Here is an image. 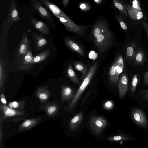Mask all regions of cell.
<instances>
[{
    "instance_id": "cell-42",
    "label": "cell",
    "mask_w": 148,
    "mask_h": 148,
    "mask_svg": "<svg viewBox=\"0 0 148 148\" xmlns=\"http://www.w3.org/2000/svg\"><path fill=\"white\" fill-rule=\"evenodd\" d=\"M94 1L97 4L100 3L102 1V0H94Z\"/></svg>"
},
{
    "instance_id": "cell-39",
    "label": "cell",
    "mask_w": 148,
    "mask_h": 148,
    "mask_svg": "<svg viewBox=\"0 0 148 148\" xmlns=\"http://www.w3.org/2000/svg\"><path fill=\"white\" fill-rule=\"evenodd\" d=\"M141 23L146 31L148 36V24L144 21H141Z\"/></svg>"
},
{
    "instance_id": "cell-32",
    "label": "cell",
    "mask_w": 148,
    "mask_h": 148,
    "mask_svg": "<svg viewBox=\"0 0 148 148\" xmlns=\"http://www.w3.org/2000/svg\"><path fill=\"white\" fill-rule=\"evenodd\" d=\"M143 61V55L140 53L137 54L136 57V62L138 64H141Z\"/></svg>"
},
{
    "instance_id": "cell-5",
    "label": "cell",
    "mask_w": 148,
    "mask_h": 148,
    "mask_svg": "<svg viewBox=\"0 0 148 148\" xmlns=\"http://www.w3.org/2000/svg\"><path fill=\"white\" fill-rule=\"evenodd\" d=\"M66 26V29L79 34L84 35L85 28L77 25L70 18H66L59 16H56Z\"/></svg>"
},
{
    "instance_id": "cell-10",
    "label": "cell",
    "mask_w": 148,
    "mask_h": 148,
    "mask_svg": "<svg viewBox=\"0 0 148 148\" xmlns=\"http://www.w3.org/2000/svg\"><path fill=\"white\" fill-rule=\"evenodd\" d=\"M42 109L45 111L47 115L53 116L57 114L60 110L59 105L56 101L49 102L41 106Z\"/></svg>"
},
{
    "instance_id": "cell-9",
    "label": "cell",
    "mask_w": 148,
    "mask_h": 148,
    "mask_svg": "<svg viewBox=\"0 0 148 148\" xmlns=\"http://www.w3.org/2000/svg\"><path fill=\"white\" fill-rule=\"evenodd\" d=\"M0 108L3 114L4 119L8 118L21 116L25 112V111L11 108L7 105L2 104L0 105Z\"/></svg>"
},
{
    "instance_id": "cell-7",
    "label": "cell",
    "mask_w": 148,
    "mask_h": 148,
    "mask_svg": "<svg viewBox=\"0 0 148 148\" xmlns=\"http://www.w3.org/2000/svg\"><path fill=\"white\" fill-rule=\"evenodd\" d=\"M131 115L133 120L138 125L144 128L147 126V118L142 110L138 108H134L132 110Z\"/></svg>"
},
{
    "instance_id": "cell-21",
    "label": "cell",
    "mask_w": 148,
    "mask_h": 148,
    "mask_svg": "<svg viewBox=\"0 0 148 148\" xmlns=\"http://www.w3.org/2000/svg\"><path fill=\"white\" fill-rule=\"evenodd\" d=\"M66 45L73 51L79 53L81 56H85V52L81 47L73 40L67 38L64 40Z\"/></svg>"
},
{
    "instance_id": "cell-25",
    "label": "cell",
    "mask_w": 148,
    "mask_h": 148,
    "mask_svg": "<svg viewBox=\"0 0 148 148\" xmlns=\"http://www.w3.org/2000/svg\"><path fill=\"white\" fill-rule=\"evenodd\" d=\"M5 69L4 62L1 57L0 60V88L1 90L4 85L5 78Z\"/></svg>"
},
{
    "instance_id": "cell-11",
    "label": "cell",
    "mask_w": 148,
    "mask_h": 148,
    "mask_svg": "<svg viewBox=\"0 0 148 148\" xmlns=\"http://www.w3.org/2000/svg\"><path fill=\"white\" fill-rule=\"evenodd\" d=\"M32 3L33 8L39 13L43 18L48 21L52 20L51 15L49 12L42 5L38 0H32Z\"/></svg>"
},
{
    "instance_id": "cell-23",
    "label": "cell",
    "mask_w": 148,
    "mask_h": 148,
    "mask_svg": "<svg viewBox=\"0 0 148 148\" xmlns=\"http://www.w3.org/2000/svg\"><path fill=\"white\" fill-rule=\"evenodd\" d=\"M73 64L75 68L82 73L81 79L83 80L88 71L87 66L80 62H74Z\"/></svg>"
},
{
    "instance_id": "cell-28",
    "label": "cell",
    "mask_w": 148,
    "mask_h": 148,
    "mask_svg": "<svg viewBox=\"0 0 148 148\" xmlns=\"http://www.w3.org/2000/svg\"><path fill=\"white\" fill-rule=\"evenodd\" d=\"M138 81V78L137 75L134 74L132 79L130 86V92L133 94L135 92Z\"/></svg>"
},
{
    "instance_id": "cell-24",
    "label": "cell",
    "mask_w": 148,
    "mask_h": 148,
    "mask_svg": "<svg viewBox=\"0 0 148 148\" xmlns=\"http://www.w3.org/2000/svg\"><path fill=\"white\" fill-rule=\"evenodd\" d=\"M67 75L73 82L77 84H79V79L70 63L69 64L67 67Z\"/></svg>"
},
{
    "instance_id": "cell-14",
    "label": "cell",
    "mask_w": 148,
    "mask_h": 148,
    "mask_svg": "<svg viewBox=\"0 0 148 148\" xmlns=\"http://www.w3.org/2000/svg\"><path fill=\"white\" fill-rule=\"evenodd\" d=\"M7 18L8 22L10 23H14L20 19L18 12L14 0H12L11 1Z\"/></svg>"
},
{
    "instance_id": "cell-22",
    "label": "cell",
    "mask_w": 148,
    "mask_h": 148,
    "mask_svg": "<svg viewBox=\"0 0 148 148\" xmlns=\"http://www.w3.org/2000/svg\"><path fill=\"white\" fill-rule=\"evenodd\" d=\"M50 52V49H45L40 53L34 57L30 64L32 65L34 63H39L43 61L49 56Z\"/></svg>"
},
{
    "instance_id": "cell-18",
    "label": "cell",
    "mask_w": 148,
    "mask_h": 148,
    "mask_svg": "<svg viewBox=\"0 0 148 148\" xmlns=\"http://www.w3.org/2000/svg\"><path fill=\"white\" fill-rule=\"evenodd\" d=\"M41 119V117L25 120L20 125L18 131L29 130L36 125Z\"/></svg>"
},
{
    "instance_id": "cell-1",
    "label": "cell",
    "mask_w": 148,
    "mask_h": 148,
    "mask_svg": "<svg viewBox=\"0 0 148 148\" xmlns=\"http://www.w3.org/2000/svg\"><path fill=\"white\" fill-rule=\"evenodd\" d=\"M113 35L109 29L101 34L94 41V46L100 54H103L113 43Z\"/></svg>"
},
{
    "instance_id": "cell-8",
    "label": "cell",
    "mask_w": 148,
    "mask_h": 148,
    "mask_svg": "<svg viewBox=\"0 0 148 148\" xmlns=\"http://www.w3.org/2000/svg\"><path fill=\"white\" fill-rule=\"evenodd\" d=\"M129 79L127 74L122 73L119 78L118 87L120 98L122 99L126 95L128 90Z\"/></svg>"
},
{
    "instance_id": "cell-16",
    "label": "cell",
    "mask_w": 148,
    "mask_h": 148,
    "mask_svg": "<svg viewBox=\"0 0 148 148\" xmlns=\"http://www.w3.org/2000/svg\"><path fill=\"white\" fill-rule=\"evenodd\" d=\"M32 38L34 42L36 51L40 50L47 44L46 39L36 33H33Z\"/></svg>"
},
{
    "instance_id": "cell-15",
    "label": "cell",
    "mask_w": 148,
    "mask_h": 148,
    "mask_svg": "<svg viewBox=\"0 0 148 148\" xmlns=\"http://www.w3.org/2000/svg\"><path fill=\"white\" fill-rule=\"evenodd\" d=\"M40 1L49 9L56 16H59L66 18L69 17L57 6L47 0H40Z\"/></svg>"
},
{
    "instance_id": "cell-31",
    "label": "cell",
    "mask_w": 148,
    "mask_h": 148,
    "mask_svg": "<svg viewBox=\"0 0 148 148\" xmlns=\"http://www.w3.org/2000/svg\"><path fill=\"white\" fill-rule=\"evenodd\" d=\"M114 104L113 101L111 100H109L106 102L104 104L103 107L106 110H110L113 108Z\"/></svg>"
},
{
    "instance_id": "cell-40",
    "label": "cell",
    "mask_w": 148,
    "mask_h": 148,
    "mask_svg": "<svg viewBox=\"0 0 148 148\" xmlns=\"http://www.w3.org/2000/svg\"><path fill=\"white\" fill-rule=\"evenodd\" d=\"M133 5L134 9H136L137 10H140V8L138 7V2L137 0H135L133 1Z\"/></svg>"
},
{
    "instance_id": "cell-26",
    "label": "cell",
    "mask_w": 148,
    "mask_h": 148,
    "mask_svg": "<svg viewBox=\"0 0 148 148\" xmlns=\"http://www.w3.org/2000/svg\"><path fill=\"white\" fill-rule=\"evenodd\" d=\"M25 101L24 100L14 101L9 102L8 106L11 108L23 110L25 107Z\"/></svg>"
},
{
    "instance_id": "cell-12",
    "label": "cell",
    "mask_w": 148,
    "mask_h": 148,
    "mask_svg": "<svg viewBox=\"0 0 148 148\" xmlns=\"http://www.w3.org/2000/svg\"><path fill=\"white\" fill-rule=\"evenodd\" d=\"M48 84L39 87L36 91V95L41 103H44L49 99L51 91L48 89Z\"/></svg>"
},
{
    "instance_id": "cell-35",
    "label": "cell",
    "mask_w": 148,
    "mask_h": 148,
    "mask_svg": "<svg viewBox=\"0 0 148 148\" xmlns=\"http://www.w3.org/2000/svg\"><path fill=\"white\" fill-rule=\"evenodd\" d=\"M117 17H118L117 16ZM117 19L119 22V24L123 30H126L127 27L125 23L123 21L120 20L119 17H118Z\"/></svg>"
},
{
    "instance_id": "cell-34",
    "label": "cell",
    "mask_w": 148,
    "mask_h": 148,
    "mask_svg": "<svg viewBox=\"0 0 148 148\" xmlns=\"http://www.w3.org/2000/svg\"><path fill=\"white\" fill-rule=\"evenodd\" d=\"M143 82L145 85L148 86V70L144 74Z\"/></svg>"
},
{
    "instance_id": "cell-13",
    "label": "cell",
    "mask_w": 148,
    "mask_h": 148,
    "mask_svg": "<svg viewBox=\"0 0 148 148\" xmlns=\"http://www.w3.org/2000/svg\"><path fill=\"white\" fill-rule=\"evenodd\" d=\"M109 29L107 23L105 21L100 20L93 26L92 33L95 37L97 38L101 34Z\"/></svg>"
},
{
    "instance_id": "cell-41",
    "label": "cell",
    "mask_w": 148,
    "mask_h": 148,
    "mask_svg": "<svg viewBox=\"0 0 148 148\" xmlns=\"http://www.w3.org/2000/svg\"><path fill=\"white\" fill-rule=\"evenodd\" d=\"M69 0H64L62 1V3L63 5L64 6H66L67 5L68 2H69Z\"/></svg>"
},
{
    "instance_id": "cell-4",
    "label": "cell",
    "mask_w": 148,
    "mask_h": 148,
    "mask_svg": "<svg viewBox=\"0 0 148 148\" xmlns=\"http://www.w3.org/2000/svg\"><path fill=\"white\" fill-rule=\"evenodd\" d=\"M124 67L123 58L120 56L112 66L109 71V80L112 84H118L119 76L123 72Z\"/></svg>"
},
{
    "instance_id": "cell-33",
    "label": "cell",
    "mask_w": 148,
    "mask_h": 148,
    "mask_svg": "<svg viewBox=\"0 0 148 148\" xmlns=\"http://www.w3.org/2000/svg\"><path fill=\"white\" fill-rule=\"evenodd\" d=\"M89 5L85 3H81L79 6L80 8L82 10L86 11L89 9Z\"/></svg>"
},
{
    "instance_id": "cell-37",
    "label": "cell",
    "mask_w": 148,
    "mask_h": 148,
    "mask_svg": "<svg viewBox=\"0 0 148 148\" xmlns=\"http://www.w3.org/2000/svg\"><path fill=\"white\" fill-rule=\"evenodd\" d=\"M141 92L143 98L148 101V90H142Z\"/></svg>"
},
{
    "instance_id": "cell-19",
    "label": "cell",
    "mask_w": 148,
    "mask_h": 148,
    "mask_svg": "<svg viewBox=\"0 0 148 148\" xmlns=\"http://www.w3.org/2000/svg\"><path fill=\"white\" fill-rule=\"evenodd\" d=\"M83 118L82 112L79 113L75 116L70 120L69 127L70 130L74 131L79 127Z\"/></svg>"
},
{
    "instance_id": "cell-36",
    "label": "cell",
    "mask_w": 148,
    "mask_h": 148,
    "mask_svg": "<svg viewBox=\"0 0 148 148\" xmlns=\"http://www.w3.org/2000/svg\"><path fill=\"white\" fill-rule=\"evenodd\" d=\"M1 101V103L5 105H7V102L6 97L4 95L1 93L0 95Z\"/></svg>"
},
{
    "instance_id": "cell-6",
    "label": "cell",
    "mask_w": 148,
    "mask_h": 148,
    "mask_svg": "<svg viewBox=\"0 0 148 148\" xmlns=\"http://www.w3.org/2000/svg\"><path fill=\"white\" fill-rule=\"evenodd\" d=\"M30 42L27 34L24 33L19 45L17 57L19 60H22L30 48Z\"/></svg>"
},
{
    "instance_id": "cell-2",
    "label": "cell",
    "mask_w": 148,
    "mask_h": 148,
    "mask_svg": "<svg viewBox=\"0 0 148 148\" xmlns=\"http://www.w3.org/2000/svg\"><path fill=\"white\" fill-rule=\"evenodd\" d=\"M97 65V62L96 61L92 66L90 67L87 73L71 102L69 107V109L71 108L78 102L82 94L93 76L96 71Z\"/></svg>"
},
{
    "instance_id": "cell-20",
    "label": "cell",
    "mask_w": 148,
    "mask_h": 148,
    "mask_svg": "<svg viewBox=\"0 0 148 148\" xmlns=\"http://www.w3.org/2000/svg\"><path fill=\"white\" fill-rule=\"evenodd\" d=\"M73 91L71 87L66 86H63L62 87L61 93V101L64 102L72 98L74 96Z\"/></svg>"
},
{
    "instance_id": "cell-29",
    "label": "cell",
    "mask_w": 148,
    "mask_h": 148,
    "mask_svg": "<svg viewBox=\"0 0 148 148\" xmlns=\"http://www.w3.org/2000/svg\"><path fill=\"white\" fill-rule=\"evenodd\" d=\"M115 7L119 9L123 14L126 16H127L126 9L125 6L119 1L116 0L113 1Z\"/></svg>"
},
{
    "instance_id": "cell-27",
    "label": "cell",
    "mask_w": 148,
    "mask_h": 148,
    "mask_svg": "<svg viewBox=\"0 0 148 148\" xmlns=\"http://www.w3.org/2000/svg\"><path fill=\"white\" fill-rule=\"evenodd\" d=\"M128 13L132 19L139 20L141 19L143 16V14L141 11L132 8L129 10Z\"/></svg>"
},
{
    "instance_id": "cell-30",
    "label": "cell",
    "mask_w": 148,
    "mask_h": 148,
    "mask_svg": "<svg viewBox=\"0 0 148 148\" xmlns=\"http://www.w3.org/2000/svg\"><path fill=\"white\" fill-rule=\"evenodd\" d=\"M128 137L123 135H118L110 136L108 140L110 141H117L121 140H128Z\"/></svg>"
},
{
    "instance_id": "cell-38",
    "label": "cell",
    "mask_w": 148,
    "mask_h": 148,
    "mask_svg": "<svg viewBox=\"0 0 148 148\" xmlns=\"http://www.w3.org/2000/svg\"><path fill=\"white\" fill-rule=\"evenodd\" d=\"M133 49L131 46H129L127 49V54L128 56L131 57L133 53Z\"/></svg>"
},
{
    "instance_id": "cell-3",
    "label": "cell",
    "mask_w": 148,
    "mask_h": 148,
    "mask_svg": "<svg viewBox=\"0 0 148 148\" xmlns=\"http://www.w3.org/2000/svg\"><path fill=\"white\" fill-rule=\"evenodd\" d=\"M107 121L101 116H92L89 120V125L93 133L96 136H100L107 124Z\"/></svg>"
},
{
    "instance_id": "cell-17",
    "label": "cell",
    "mask_w": 148,
    "mask_h": 148,
    "mask_svg": "<svg viewBox=\"0 0 148 148\" xmlns=\"http://www.w3.org/2000/svg\"><path fill=\"white\" fill-rule=\"evenodd\" d=\"M30 20L34 27L42 34H48L49 31L47 25L45 23L38 20L33 17L30 16Z\"/></svg>"
}]
</instances>
